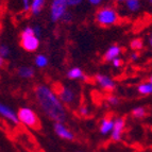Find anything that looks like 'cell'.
Listing matches in <instances>:
<instances>
[{
	"label": "cell",
	"instance_id": "6da1fadb",
	"mask_svg": "<svg viewBox=\"0 0 152 152\" xmlns=\"http://www.w3.org/2000/svg\"><path fill=\"white\" fill-rule=\"evenodd\" d=\"M34 97L42 112L54 122H65L67 111L54 89L46 84H38L34 88Z\"/></svg>",
	"mask_w": 152,
	"mask_h": 152
},
{
	"label": "cell",
	"instance_id": "7a4b0ae2",
	"mask_svg": "<svg viewBox=\"0 0 152 152\" xmlns=\"http://www.w3.org/2000/svg\"><path fill=\"white\" fill-rule=\"evenodd\" d=\"M95 20L101 27H112L119 20V14L113 7H103L97 11Z\"/></svg>",
	"mask_w": 152,
	"mask_h": 152
},
{
	"label": "cell",
	"instance_id": "3957f363",
	"mask_svg": "<svg viewBox=\"0 0 152 152\" xmlns=\"http://www.w3.org/2000/svg\"><path fill=\"white\" fill-rule=\"evenodd\" d=\"M19 122L23 124L26 127L30 128V129L37 130L42 127V124L39 121L37 114L29 107H21L17 112Z\"/></svg>",
	"mask_w": 152,
	"mask_h": 152
},
{
	"label": "cell",
	"instance_id": "277c9868",
	"mask_svg": "<svg viewBox=\"0 0 152 152\" xmlns=\"http://www.w3.org/2000/svg\"><path fill=\"white\" fill-rule=\"evenodd\" d=\"M56 94H58V98L61 99V101L63 102L65 105H74L78 101V93L75 91V88L69 86H64V85H60L58 88H56Z\"/></svg>",
	"mask_w": 152,
	"mask_h": 152
},
{
	"label": "cell",
	"instance_id": "5b68a950",
	"mask_svg": "<svg viewBox=\"0 0 152 152\" xmlns=\"http://www.w3.org/2000/svg\"><path fill=\"white\" fill-rule=\"evenodd\" d=\"M68 7L63 0H52L50 5V20L52 23H58L62 20L65 13L68 11Z\"/></svg>",
	"mask_w": 152,
	"mask_h": 152
},
{
	"label": "cell",
	"instance_id": "8992f818",
	"mask_svg": "<svg viewBox=\"0 0 152 152\" xmlns=\"http://www.w3.org/2000/svg\"><path fill=\"white\" fill-rule=\"evenodd\" d=\"M20 47L27 52H34L39 48V38L34 35H23L20 34Z\"/></svg>",
	"mask_w": 152,
	"mask_h": 152
},
{
	"label": "cell",
	"instance_id": "52a82bcc",
	"mask_svg": "<svg viewBox=\"0 0 152 152\" xmlns=\"http://www.w3.org/2000/svg\"><path fill=\"white\" fill-rule=\"evenodd\" d=\"M126 129V119L124 117H117L115 118L114 129L111 133V140L113 142H120L124 136V132Z\"/></svg>",
	"mask_w": 152,
	"mask_h": 152
},
{
	"label": "cell",
	"instance_id": "ba28073f",
	"mask_svg": "<svg viewBox=\"0 0 152 152\" xmlns=\"http://www.w3.org/2000/svg\"><path fill=\"white\" fill-rule=\"evenodd\" d=\"M95 81L99 86L105 91H113L116 88V83L111 77L104 74H97L95 76Z\"/></svg>",
	"mask_w": 152,
	"mask_h": 152
},
{
	"label": "cell",
	"instance_id": "9c48e42d",
	"mask_svg": "<svg viewBox=\"0 0 152 152\" xmlns=\"http://www.w3.org/2000/svg\"><path fill=\"white\" fill-rule=\"evenodd\" d=\"M53 131L60 138L67 142H72L75 140V134L68 128L66 127L64 122H54L53 124Z\"/></svg>",
	"mask_w": 152,
	"mask_h": 152
},
{
	"label": "cell",
	"instance_id": "30bf717a",
	"mask_svg": "<svg viewBox=\"0 0 152 152\" xmlns=\"http://www.w3.org/2000/svg\"><path fill=\"white\" fill-rule=\"evenodd\" d=\"M0 114H1V116L5 120H8L11 124H19V118H18L17 113H15L14 110L11 107H9L8 104H4V103L0 104Z\"/></svg>",
	"mask_w": 152,
	"mask_h": 152
},
{
	"label": "cell",
	"instance_id": "8fae6325",
	"mask_svg": "<svg viewBox=\"0 0 152 152\" xmlns=\"http://www.w3.org/2000/svg\"><path fill=\"white\" fill-rule=\"evenodd\" d=\"M122 52V48L118 45H112L110 46L107 50L105 51V53L103 56V60L105 62H113L115 58H120V54Z\"/></svg>",
	"mask_w": 152,
	"mask_h": 152
},
{
	"label": "cell",
	"instance_id": "7c38bea8",
	"mask_svg": "<svg viewBox=\"0 0 152 152\" xmlns=\"http://www.w3.org/2000/svg\"><path fill=\"white\" fill-rule=\"evenodd\" d=\"M115 119H112L111 117H103L100 121V127H99V132L102 135H107L109 133H112L114 129Z\"/></svg>",
	"mask_w": 152,
	"mask_h": 152
},
{
	"label": "cell",
	"instance_id": "4fadbf2b",
	"mask_svg": "<svg viewBox=\"0 0 152 152\" xmlns=\"http://www.w3.org/2000/svg\"><path fill=\"white\" fill-rule=\"evenodd\" d=\"M17 75L19 78L21 79H32L35 75V70L33 67L31 66H20L19 68L17 69Z\"/></svg>",
	"mask_w": 152,
	"mask_h": 152
},
{
	"label": "cell",
	"instance_id": "5bb4252c",
	"mask_svg": "<svg viewBox=\"0 0 152 152\" xmlns=\"http://www.w3.org/2000/svg\"><path fill=\"white\" fill-rule=\"evenodd\" d=\"M67 78L69 80H84L85 79V75H84L83 70L80 67H72L70 68L67 74H66Z\"/></svg>",
	"mask_w": 152,
	"mask_h": 152
},
{
	"label": "cell",
	"instance_id": "9a60e30c",
	"mask_svg": "<svg viewBox=\"0 0 152 152\" xmlns=\"http://www.w3.org/2000/svg\"><path fill=\"white\" fill-rule=\"evenodd\" d=\"M46 0H32L31 3V9L30 13L33 16H37L38 14H41V12L43 11L44 5H45Z\"/></svg>",
	"mask_w": 152,
	"mask_h": 152
},
{
	"label": "cell",
	"instance_id": "2e32d148",
	"mask_svg": "<svg viewBox=\"0 0 152 152\" xmlns=\"http://www.w3.org/2000/svg\"><path fill=\"white\" fill-rule=\"evenodd\" d=\"M124 7L129 12L136 13L140 10L142 2H140V0H126L124 1Z\"/></svg>",
	"mask_w": 152,
	"mask_h": 152
},
{
	"label": "cell",
	"instance_id": "e0dca14e",
	"mask_svg": "<svg viewBox=\"0 0 152 152\" xmlns=\"http://www.w3.org/2000/svg\"><path fill=\"white\" fill-rule=\"evenodd\" d=\"M137 91H138V94L142 95V96L152 95V83L150 81L140 83V85L137 86Z\"/></svg>",
	"mask_w": 152,
	"mask_h": 152
},
{
	"label": "cell",
	"instance_id": "ac0fdd59",
	"mask_svg": "<svg viewBox=\"0 0 152 152\" xmlns=\"http://www.w3.org/2000/svg\"><path fill=\"white\" fill-rule=\"evenodd\" d=\"M48 63L49 60L45 54H37L35 56V58H34V64L38 68H45V67H47Z\"/></svg>",
	"mask_w": 152,
	"mask_h": 152
},
{
	"label": "cell",
	"instance_id": "d6986e66",
	"mask_svg": "<svg viewBox=\"0 0 152 152\" xmlns=\"http://www.w3.org/2000/svg\"><path fill=\"white\" fill-rule=\"evenodd\" d=\"M147 115V111L144 107H136L132 110V116L136 119H142Z\"/></svg>",
	"mask_w": 152,
	"mask_h": 152
},
{
	"label": "cell",
	"instance_id": "ffe728a7",
	"mask_svg": "<svg viewBox=\"0 0 152 152\" xmlns=\"http://www.w3.org/2000/svg\"><path fill=\"white\" fill-rule=\"evenodd\" d=\"M130 47H131L132 50L134 51H138L144 47V42L140 38H134L132 39L131 43H130Z\"/></svg>",
	"mask_w": 152,
	"mask_h": 152
},
{
	"label": "cell",
	"instance_id": "44dd1931",
	"mask_svg": "<svg viewBox=\"0 0 152 152\" xmlns=\"http://www.w3.org/2000/svg\"><path fill=\"white\" fill-rule=\"evenodd\" d=\"M11 53L10 47L8 45H1L0 46V58H8Z\"/></svg>",
	"mask_w": 152,
	"mask_h": 152
},
{
	"label": "cell",
	"instance_id": "7402d4cb",
	"mask_svg": "<svg viewBox=\"0 0 152 152\" xmlns=\"http://www.w3.org/2000/svg\"><path fill=\"white\" fill-rule=\"evenodd\" d=\"M107 101L110 105H113V107H114V105H117V104L119 103V98L117 96H115V95H110L107 98Z\"/></svg>",
	"mask_w": 152,
	"mask_h": 152
},
{
	"label": "cell",
	"instance_id": "603a6c76",
	"mask_svg": "<svg viewBox=\"0 0 152 152\" xmlns=\"http://www.w3.org/2000/svg\"><path fill=\"white\" fill-rule=\"evenodd\" d=\"M72 19H74V16H72V13L69 12V11H67V12L65 13V15L63 16V18H62V23H70L71 21H72Z\"/></svg>",
	"mask_w": 152,
	"mask_h": 152
},
{
	"label": "cell",
	"instance_id": "cb8c5ba5",
	"mask_svg": "<svg viewBox=\"0 0 152 152\" xmlns=\"http://www.w3.org/2000/svg\"><path fill=\"white\" fill-rule=\"evenodd\" d=\"M79 114L83 117H87L89 115V110L86 105H81L79 107Z\"/></svg>",
	"mask_w": 152,
	"mask_h": 152
},
{
	"label": "cell",
	"instance_id": "d4e9b609",
	"mask_svg": "<svg viewBox=\"0 0 152 152\" xmlns=\"http://www.w3.org/2000/svg\"><path fill=\"white\" fill-rule=\"evenodd\" d=\"M63 1L69 8V7H77V5L81 4V2L83 0H63Z\"/></svg>",
	"mask_w": 152,
	"mask_h": 152
},
{
	"label": "cell",
	"instance_id": "484cf974",
	"mask_svg": "<svg viewBox=\"0 0 152 152\" xmlns=\"http://www.w3.org/2000/svg\"><path fill=\"white\" fill-rule=\"evenodd\" d=\"M21 2H23V11H25V12H30L32 0H21Z\"/></svg>",
	"mask_w": 152,
	"mask_h": 152
},
{
	"label": "cell",
	"instance_id": "4316f807",
	"mask_svg": "<svg viewBox=\"0 0 152 152\" xmlns=\"http://www.w3.org/2000/svg\"><path fill=\"white\" fill-rule=\"evenodd\" d=\"M112 65H113V67H115V68H120V67L124 65V61H122V58H117L112 62Z\"/></svg>",
	"mask_w": 152,
	"mask_h": 152
},
{
	"label": "cell",
	"instance_id": "83f0119b",
	"mask_svg": "<svg viewBox=\"0 0 152 152\" xmlns=\"http://www.w3.org/2000/svg\"><path fill=\"white\" fill-rule=\"evenodd\" d=\"M33 30H34V33H35L36 36H38V37H39V36L42 35V28L38 25L33 26Z\"/></svg>",
	"mask_w": 152,
	"mask_h": 152
},
{
	"label": "cell",
	"instance_id": "f1b7e54d",
	"mask_svg": "<svg viewBox=\"0 0 152 152\" xmlns=\"http://www.w3.org/2000/svg\"><path fill=\"white\" fill-rule=\"evenodd\" d=\"M89 3H91V5H95V7H97V5H100L102 2H103L104 0H87Z\"/></svg>",
	"mask_w": 152,
	"mask_h": 152
},
{
	"label": "cell",
	"instance_id": "f546056e",
	"mask_svg": "<svg viewBox=\"0 0 152 152\" xmlns=\"http://www.w3.org/2000/svg\"><path fill=\"white\" fill-rule=\"evenodd\" d=\"M138 58H140V54H138V52H137V51L132 52L131 56H130V58H131L132 61H137V60H138Z\"/></svg>",
	"mask_w": 152,
	"mask_h": 152
},
{
	"label": "cell",
	"instance_id": "4dcf8cb0",
	"mask_svg": "<svg viewBox=\"0 0 152 152\" xmlns=\"http://www.w3.org/2000/svg\"><path fill=\"white\" fill-rule=\"evenodd\" d=\"M149 44H150V46L152 47V34H151V36H150V38H149Z\"/></svg>",
	"mask_w": 152,
	"mask_h": 152
},
{
	"label": "cell",
	"instance_id": "1f68e13d",
	"mask_svg": "<svg viewBox=\"0 0 152 152\" xmlns=\"http://www.w3.org/2000/svg\"><path fill=\"white\" fill-rule=\"evenodd\" d=\"M117 2H124V1H126V0H116Z\"/></svg>",
	"mask_w": 152,
	"mask_h": 152
},
{
	"label": "cell",
	"instance_id": "d6a6232c",
	"mask_svg": "<svg viewBox=\"0 0 152 152\" xmlns=\"http://www.w3.org/2000/svg\"><path fill=\"white\" fill-rule=\"evenodd\" d=\"M149 81H150V82H151V83H152V76H150V79H149Z\"/></svg>",
	"mask_w": 152,
	"mask_h": 152
},
{
	"label": "cell",
	"instance_id": "836d02e7",
	"mask_svg": "<svg viewBox=\"0 0 152 152\" xmlns=\"http://www.w3.org/2000/svg\"><path fill=\"white\" fill-rule=\"evenodd\" d=\"M149 2H150V3H151V4H152V0H149Z\"/></svg>",
	"mask_w": 152,
	"mask_h": 152
},
{
	"label": "cell",
	"instance_id": "e575fe53",
	"mask_svg": "<svg viewBox=\"0 0 152 152\" xmlns=\"http://www.w3.org/2000/svg\"><path fill=\"white\" fill-rule=\"evenodd\" d=\"M78 152H82V151H78Z\"/></svg>",
	"mask_w": 152,
	"mask_h": 152
}]
</instances>
